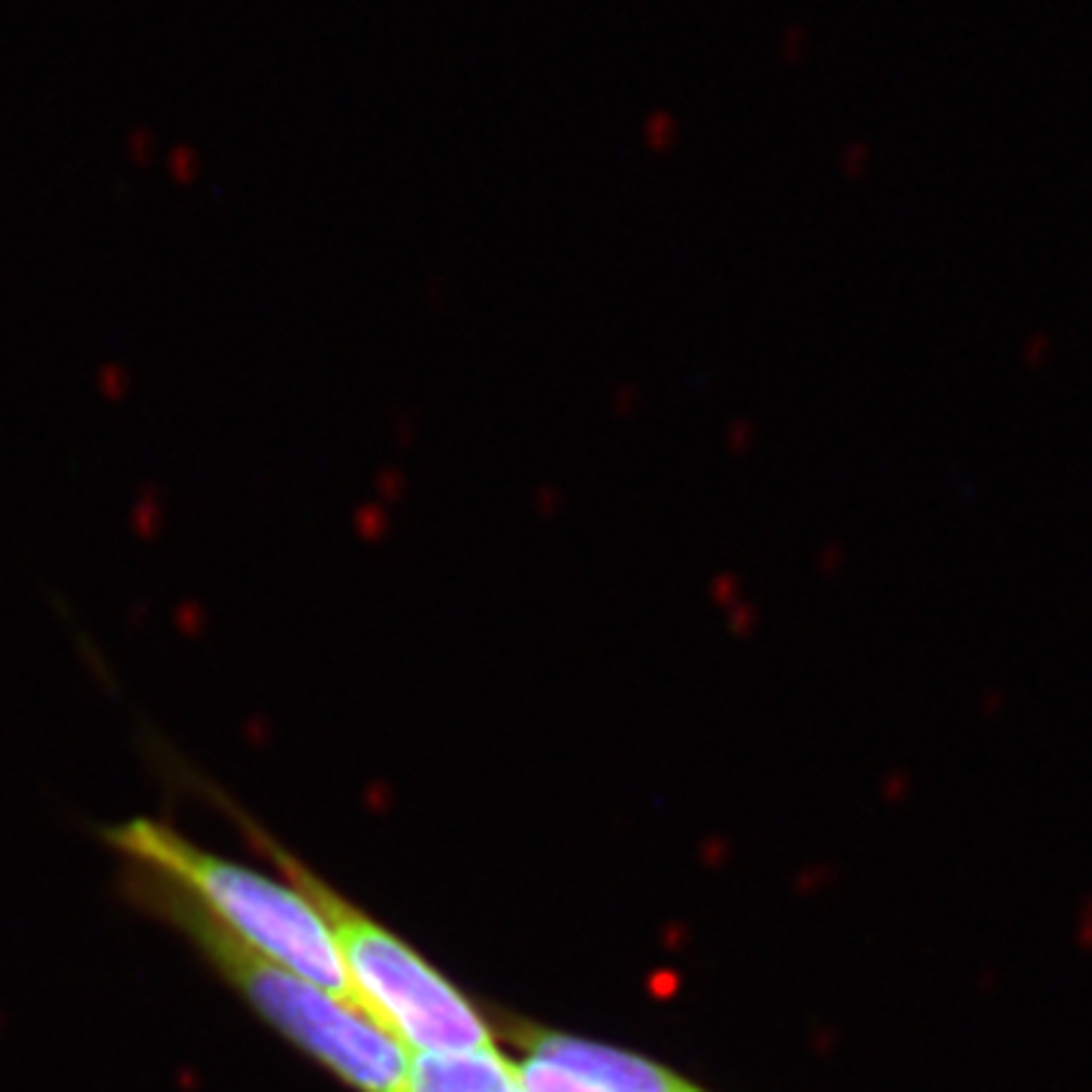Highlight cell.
Returning a JSON list of instances; mask_svg holds the SVG:
<instances>
[{"instance_id": "obj_1", "label": "cell", "mask_w": 1092, "mask_h": 1092, "mask_svg": "<svg viewBox=\"0 0 1092 1092\" xmlns=\"http://www.w3.org/2000/svg\"><path fill=\"white\" fill-rule=\"evenodd\" d=\"M128 895L183 935L267 1026L355 1092H407L410 1050L307 977L264 959L203 917L170 883L124 865Z\"/></svg>"}, {"instance_id": "obj_2", "label": "cell", "mask_w": 1092, "mask_h": 1092, "mask_svg": "<svg viewBox=\"0 0 1092 1092\" xmlns=\"http://www.w3.org/2000/svg\"><path fill=\"white\" fill-rule=\"evenodd\" d=\"M104 841L122 856L124 865L158 874L249 950L361 1011L325 917L289 880H274L210 853L153 816H134L109 826L104 829Z\"/></svg>"}, {"instance_id": "obj_3", "label": "cell", "mask_w": 1092, "mask_h": 1092, "mask_svg": "<svg viewBox=\"0 0 1092 1092\" xmlns=\"http://www.w3.org/2000/svg\"><path fill=\"white\" fill-rule=\"evenodd\" d=\"M228 807V804H225ZM286 880L316 905L334 935L343 969L353 981L361 1011L398 1044L413 1053H492L501 1050L477 1008L429 965L410 944L370 920L365 910L331 890L313 868L277 844L249 816L228 807Z\"/></svg>"}, {"instance_id": "obj_4", "label": "cell", "mask_w": 1092, "mask_h": 1092, "mask_svg": "<svg viewBox=\"0 0 1092 1092\" xmlns=\"http://www.w3.org/2000/svg\"><path fill=\"white\" fill-rule=\"evenodd\" d=\"M407 1092H523L516 1062L492 1053H410Z\"/></svg>"}]
</instances>
